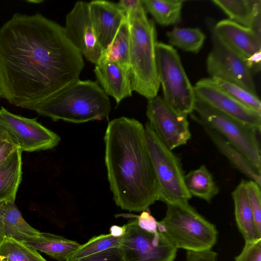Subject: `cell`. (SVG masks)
<instances>
[{"label":"cell","instance_id":"obj_24","mask_svg":"<svg viewBox=\"0 0 261 261\" xmlns=\"http://www.w3.org/2000/svg\"><path fill=\"white\" fill-rule=\"evenodd\" d=\"M185 184L190 194L210 202L218 193L219 188L205 165L190 171L185 175Z\"/></svg>","mask_w":261,"mask_h":261},{"label":"cell","instance_id":"obj_20","mask_svg":"<svg viewBox=\"0 0 261 261\" xmlns=\"http://www.w3.org/2000/svg\"><path fill=\"white\" fill-rule=\"evenodd\" d=\"M217 149L238 170L261 186V170L221 135L208 126L200 124Z\"/></svg>","mask_w":261,"mask_h":261},{"label":"cell","instance_id":"obj_34","mask_svg":"<svg viewBox=\"0 0 261 261\" xmlns=\"http://www.w3.org/2000/svg\"><path fill=\"white\" fill-rule=\"evenodd\" d=\"M117 4L125 12L128 20L145 10L142 0H120Z\"/></svg>","mask_w":261,"mask_h":261},{"label":"cell","instance_id":"obj_38","mask_svg":"<svg viewBox=\"0 0 261 261\" xmlns=\"http://www.w3.org/2000/svg\"><path fill=\"white\" fill-rule=\"evenodd\" d=\"M124 230L125 227L124 225L122 226L113 225L110 228V233L116 237H121L124 234Z\"/></svg>","mask_w":261,"mask_h":261},{"label":"cell","instance_id":"obj_17","mask_svg":"<svg viewBox=\"0 0 261 261\" xmlns=\"http://www.w3.org/2000/svg\"><path fill=\"white\" fill-rule=\"evenodd\" d=\"M94 72L103 91L113 97L117 105L132 95L129 66L106 62L95 64Z\"/></svg>","mask_w":261,"mask_h":261},{"label":"cell","instance_id":"obj_3","mask_svg":"<svg viewBox=\"0 0 261 261\" xmlns=\"http://www.w3.org/2000/svg\"><path fill=\"white\" fill-rule=\"evenodd\" d=\"M34 111L53 121L81 123L109 119L111 102L97 82L79 79L46 99Z\"/></svg>","mask_w":261,"mask_h":261},{"label":"cell","instance_id":"obj_29","mask_svg":"<svg viewBox=\"0 0 261 261\" xmlns=\"http://www.w3.org/2000/svg\"><path fill=\"white\" fill-rule=\"evenodd\" d=\"M121 237L111 233L94 236L79 248L68 257L67 261H75L84 257L114 247H120Z\"/></svg>","mask_w":261,"mask_h":261},{"label":"cell","instance_id":"obj_33","mask_svg":"<svg viewBox=\"0 0 261 261\" xmlns=\"http://www.w3.org/2000/svg\"><path fill=\"white\" fill-rule=\"evenodd\" d=\"M75 261H124L120 247L111 248Z\"/></svg>","mask_w":261,"mask_h":261},{"label":"cell","instance_id":"obj_31","mask_svg":"<svg viewBox=\"0 0 261 261\" xmlns=\"http://www.w3.org/2000/svg\"><path fill=\"white\" fill-rule=\"evenodd\" d=\"M245 186L257 230L261 234V191L255 182L245 180Z\"/></svg>","mask_w":261,"mask_h":261},{"label":"cell","instance_id":"obj_35","mask_svg":"<svg viewBox=\"0 0 261 261\" xmlns=\"http://www.w3.org/2000/svg\"><path fill=\"white\" fill-rule=\"evenodd\" d=\"M217 253L210 250L187 251L186 261H216Z\"/></svg>","mask_w":261,"mask_h":261},{"label":"cell","instance_id":"obj_37","mask_svg":"<svg viewBox=\"0 0 261 261\" xmlns=\"http://www.w3.org/2000/svg\"><path fill=\"white\" fill-rule=\"evenodd\" d=\"M245 61L252 72L259 71L260 70L261 50L254 53L245 59Z\"/></svg>","mask_w":261,"mask_h":261},{"label":"cell","instance_id":"obj_6","mask_svg":"<svg viewBox=\"0 0 261 261\" xmlns=\"http://www.w3.org/2000/svg\"><path fill=\"white\" fill-rule=\"evenodd\" d=\"M155 61L164 99L177 113L190 114L196 99L194 86L186 74L177 50L169 44L158 42Z\"/></svg>","mask_w":261,"mask_h":261},{"label":"cell","instance_id":"obj_18","mask_svg":"<svg viewBox=\"0 0 261 261\" xmlns=\"http://www.w3.org/2000/svg\"><path fill=\"white\" fill-rule=\"evenodd\" d=\"M40 232L24 220L15 201H0V236L2 238L12 237L22 242L35 237Z\"/></svg>","mask_w":261,"mask_h":261},{"label":"cell","instance_id":"obj_2","mask_svg":"<svg viewBox=\"0 0 261 261\" xmlns=\"http://www.w3.org/2000/svg\"><path fill=\"white\" fill-rule=\"evenodd\" d=\"M105 161L115 204L142 212L158 200L159 187L148 149L144 126L121 117L110 121L105 136Z\"/></svg>","mask_w":261,"mask_h":261},{"label":"cell","instance_id":"obj_1","mask_svg":"<svg viewBox=\"0 0 261 261\" xmlns=\"http://www.w3.org/2000/svg\"><path fill=\"white\" fill-rule=\"evenodd\" d=\"M85 63L64 27L16 13L0 28V95L30 110L79 80Z\"/></svg>","mask_w":261,"mask_h":261},{"label":"cell","instance_id":"obj_5","mask_svg":"<svg viewBox=\"0 0 261 261\" xmlns=\"http://www.w3.org/2000/svg\"><path fill=\"white\" fill-rule=\"evenodd\" d=\"M166 215L158 222L159 229L178 249L210 250L218 236L215 226L188 202L167 204Z\"/></svg>","mask_w":261,"mask_h":261},{"label":"cell","instance_id":"obj_26","mask_svg":"<svg viewBox=\"0 0 261 261\" xmlns=\"http://www.w3.org/2000/svg\"><path fill=\"white\" fill-rule=\"evenodd\" d=\"M146 12L159 24L175 25L181 20L182 0H142Z\"/></svg>","mask_w":261,"mask_h":261},{"label":"cell","instance_id":"obj_27","mask_svg":"<svg viewBox=\"0 0 261 261\" xmlns=\"http://www.w3.org/2000/svg\"><path fill=\"white\" fill-rule=\"evenodd\" d=\"M167 36L171 46L194 53L201 49L205 39L204 34L198 28L176 27L167 32Z\"/></svg>","mask_w":261,"mask_h":261},{"label":"cell","instance_id":"obj_10","mask_svg":"<svg viewBox=\"0 0 261 261\" xmlns=\"http://www.w3.org/2000/svg\"><path fill=\"white\" fill-rule=\"evenodd\" d=\"M146 116L156 136L171 150L186 144L191 137L188 115L174 111L163 97L148 100Z\"/></svg>","mask_w":261,"mask_h":261},{"label":"cell","instance_id":"obj_21","mask_svg":"<svg viewBox=\"0 0 261 261\" xmlns=\"http://www.w3.org/2000/svg\"><path fill=\"white\" fill-rule=\"evenodd\" d=\"M234 205L237 226L245 242L261 239L256 227L254 216L248 200L245 180L242 179L231 193Z\"/></svg>","mask_w":261,"mask_h":261},{"label":"cell","instance_id":"obj_7","mask_svg":"<svg viewBox=\"0 0 261 261\" xmlns=\"http://www.w3.org/2000/svg\"><path fill=\"white\" fill-rule=\"evenodd\" d=\"M199 124H205L224 137L250 161L261 169L258 133L260 132L236 120L196 98L190 114Z\"/></svg>","mask_w":261,"mask_h":261},{"label":"cell","instance_id":"obj_8","mask_svg":"<svg viewBox=\"0 0 261 261\" xmlns=\"http://www.w3.org/2000/svg\"><path fill=\"white\" fill-rule=\"evenodd\" d=\"M147 145L159 184L158 200L166 204L188 202L192 196L185 184L181 161L158 138L147 123L144 126Z\"/></svg>","mask_w":261,"mask_h":261},{"label":"cell","instance_id":"obj_16","mask_svg":"<svg viewBox=\"0 0 261 261\" xmlns=\"http://www.w3.org/2000/svg\"><path fill=\"white\" fill-rule=\"evenodd\" d=\"M213 34L244 59L261 50L260 34L229 19L218 22Z\"/></svg>","mask_w":261,"mask_h":261},{"label":"cell","instance_id":"obj_32","mask_svg":"<svg viewBox=\"0 0 261 261\" xmlns=\"http://www.w3.org/2000/svg\"><path fill=\"white\" fill-rule=\"evenodd\" d=\"M235 261H261V239L245 242V245Z\"/></svg>","mask_w":261,"mask_h":261},{"label":"cell","instance_id":"obj_25","mask_svg":"<svg viewBox=\"0 0 261 261\" xmlns=\"http://www.w3.org/2000/svg\"><path fill=\"white\" fill-rule=\"evenodd\" d=\"M129 25L126 17L111 42L103 50L97 63L112 62L129 67Z\"/></svg>","mask_w":261,"mask_h":261},{"label":"cell","instance_id":"obj_28","mask_svg":"<svg viewBox=\"0 0 261 261\" xmlns=\"http://www.w3.org/2000/svg\"><path fill=\"white\" fill-rule=\"evenodd\" d=\"M0 256L6 261H47L34 248L8 237L0 241Z\"/></svg>","mask_w":261,"mask_h":261},{"label":"cell","instance_id":"obj_4","mask_svg":"<svg viewBox=\"0 0 261 261\" xmlns=\"http://www.w3.org/2000/svg\"><path fill=\"white\" fill-rule=\"evenodd\" d=\"M128 21L132 89L148 100L158 96L160 86L156 68L155 25L153 20L148 18L145 10Z\"/></svg>","mask_w":261,"mask_h":261},{"label":"cell","instance_id":"obj_13","mask_svg":"<svg viewBox=\"0 0 261 261\" xmlns=\"http://www.w3.org/2000/svg\"><path fill=\"white\" fill-rule=\"evenodd\" d=\"M65 33L82 56L97 64L103 51L91 20L88 3L79 1L66 15Z\"/></svg>","mask_w":261,"mask_h":261},{"label":"cell","instance_id":"obj_40","mask_svg":"<svg viewBox=\"0 0 261 261\" xmlns=\"http://www.w3.org/2000/svg\"><path fill=\"white\" fill-rule=\"evenodd\" d=\"M0 261H6L4 257L0 256Z\"/></svg>","mask_w":261,"mask_h":261},{"label":"cell","instance_id":"obj_9","mask_svg":"<svg viewBox=\"0 0 261 261\" xmlns=\"http://www.w3.org/2000/svg\"><path fill=\"white\" fill-rule=\"evenodd\" d=\"M133 219L124 224L120 248L124 261H174L177 249L156 225L147 229L140 226Z\"/></svg>","mask_w":261,"mask_h":261},{"label":"cell","instance_id":"obj_12","mask_svg":"<svg viewBox=\"0 0 261 261\" xmlns=\"http://www.w3.org/2000/svg\"><path fill=\"white\" fill-rule=\"evenodd\" d=\"M212 40V49L206 59V69L211 78L234 83L257 95L252 72L245 59L213 34Z\"/></svg>","mask_w":261,"mask_h":261},{"label":"cell","instance_id":"obj_39","mask_svg":"<svg viewBox=\"0 0 261 261\" xmlns=\"http://www.w3.org/2000/svg\"><path fill=\"white\" fill-rule=\"evenodd\" d=\"M11 138L8 133L0 123V141Z\"/></svg>","mask_w":261,"mask_h":261},{"label":"cell","instance_id":"obj_30","mask_svg":"<svg viewBox=\"0 0 261 261\" xmlns=\"http://www.w3.org/2000/svg\"><path fill=\"white\" fill-rule=\"evenodd\" d=\"M211 79L220 89L235 100L249 109L261 113V102L257 95L234 83L219 78Z\"/></svg>","mask_w":261,"mask_h":261},{"label":"cell","instance_id":"obj_22","mask_svg":"<svg viewBox=\"0 0 261 261\" xmlns=\"http://www.w3.org/2000/svg\"><path fill=\"white\" fill-rule=\"evenodd\" d=\"M22 242L58 261H67L81 245L75 241L44 232Z\"/></svg>","mask_w":261,"mask_h":261},{"label":"cell","instance_id":"obj_41","mask_svg":"<svg viewBox=\"0 0 261 261\" xmlns=\"http://www.w3.org/2000/svg\"><path fill=\"white\" fill-rule=\"evenodd\" d=\"M3 238L0 236V241H1V240Z\"/></svg>","mask_w":261,"mask_h":261},{"label":"cell","instance_id":"obj_14","mask_svg":"<svg viewBox=\"0 0 261 261\" xmlns=\"http://www.w3.org/2000/svg\"><path fill=\"white\" fill-rule=\"evenodd\" d=\"M195 97L219 111L260 132L261 113L249 109L220 89L211 78L202 79L194 86Z\"/></svg>","mask_w":261,"mask_h":261},{"label":"cell","instance_id":"obj_15","mask_svg":"<svg viewBox=\"0 0 261 261\" xmlns=\"http://www.w3.org/2000/svg\"><path fill=\"white\" fill-rule=\"evenodd\" d=\"M94 31L101 47L105 49L111 42L126 18L117 3L96 0L88 3Z\"/></svg>","mask_w":261,"mask_h":261},{"label":"cell","instance_id":"obj_11","mask_svg":"<svg viewBox=\"0 0 261 261\" xmlns=\"http://www.w3.org/2000/svg\"><path fill=\"white\" fill-rule=\"evenodd\" d=\"M0 123L22 152L50 149L61 140L58 134L36 119L12 114L3 107L0 109Z\"/></svg>","mask_w":261,"mask_h":261},{"label":"cell","instance_id":"obj_42","mask_svg":"<svg viewBox=\"0 0 261 261\" xmlns=\"http://www.w3.org/2000/svg\"><path fill=\"white\" fill-rule=\"evenodd\" d=\"M0 97H1V95H0Z\"/></svg>","mask_w":261,"mask_h":261},{"label":"cell","instance_id":"obj_19","mask_svg":"<svg viewBox=\"0 0 261 261\" xmlns=\"http://www.w3.org/2000/svg\"><path fill=\"white\" fill-rule=\"evenodd\" d=\"M229 20L250 28L260 35V0H213Z\"/></svg>","mask_w":261,"mask_h":261},{"label":"cell","instance_id":"obj_36","mask_svg":"<svg viewBox=\"0 0 261 261\" xmlns=\"http://www.w3.org/2000/svg\"><path fill=\"white\" fill-rule=\"evenodd\" d=\"M18 148L11 138L0 141V165Z\"/></svg>","mask_w":261,"mask_h":261},{"label":"cell","instance_id":"obj_23","mask_svg":"<svg viewBox=\"0 0 261 261\" xmlns=\"http://www.w3.org/2000/svg\"><path fill=\"white\" fill-rule=\"evenodd\" d=\"M21 153L17 148L0 165V201H15L22 177Z\"/></svg>","mask_w":261,"mask_h":261}]
</instances>
